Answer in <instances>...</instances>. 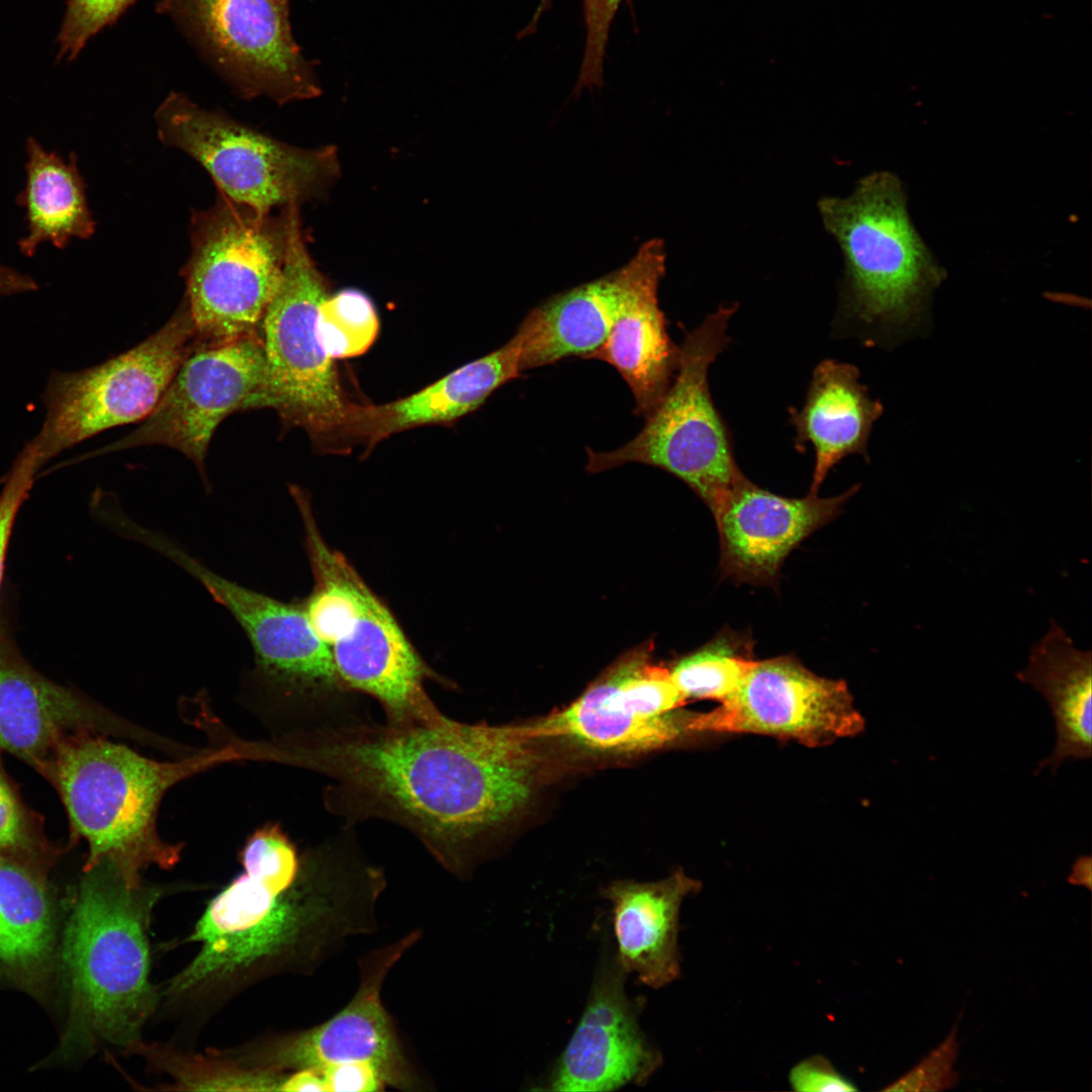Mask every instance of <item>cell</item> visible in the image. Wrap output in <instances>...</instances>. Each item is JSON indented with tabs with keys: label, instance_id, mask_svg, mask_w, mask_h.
Masks as SVG:
<instances>
[{
	"label": "cell",
	"instance_id": "32",
	"mask_svg": "<svg viewBox=\"0 0 1092 1092\" xmlns=\"http://www.w3.org/2000/svg\"><path fill=\"white\" fill-rule=\"evenodd\" d=\"M241 861L246 874L282 889L292 886L300 870L293 843L275 824L259 828L248 838Z\"/></svg>",
	"mask_w": 1092,
	"mask_h": 1092
},
{
	"label": "cell",
	"instance_id": "25",
	"mask_svg": "<svg viewBox=\"0 0 1092 1092\" xmlns=\"http://www.w3.org/2000/svg\"><path fill=\"white\" fill-rule=\"evenodd\" d=\"M620 297L618 269L533 307L516 331L522 373L571 357L590 359L609 336Z\"/></svg>",
	"mask_w": 1092,
	"mask_h": 1092
},
{
	"label": "cell",
	"instance_id": "33",
	"mask_svg": "<svg viewBox=\"0 0 1092 1092\" xmlns=\"http://www.w3.org/2000/svg\"><path fill=\"white\" fill-rule=\"evenodd\" d=\"M629 0H583L585 44L582 61L573 93L603 85V68L609 33L616 14L623 2ZM551 0H540L530 24L522 31L527 35L534 31L542 13L550 7Z\"/></svg>",
	"mask_w": 1092,
	"mask_h": 1092
},
{
	"label": "cell",
	"instance_id": "31",
	"mask_svg": "<svg viewBox=\"0 0 1092 1092\" xmlns=\"http://www.w3.org/2000/svg\"><path fill=\"white\" fill-rule=\"evenodd\" d=\"M0 854L44 871L59 854L44 835L40 816L23 803L1 759Z\"/></svg>",
	"mask_w": 1092,
	"mask_h": 1092
},
{
	"label": "cell",
	"instance_id": "8",
	"mask_svg": "<svg viewBox=\"0 0 1092 1092\" xmlns=\"http://www.w3.org/2000/svg\"><path fill=\"white\" fill-rule=\"evenodd\" d=\"M299 206L286 205L282 278L261 325L269 408L286 428L304 430L317 449L335 453L352 402L317 337V311L329 284L307 250Z\"/></svg>",
	"mask_w": 1092,
	"mask_h": 1092
},
{
	"label": "cell",
	"instance_id": "35",
	"mask_svg": "<svg viewBox=\"0 0 1092 1092\" xmlns=\"http://www.w3.org/2000/svg\"><path fill=\"white\" fill-rule=\"evenodd\" d=\"M957 1032L958 1023L939 1045L883 1091L936 1092L953 1088L960 1079L953 1069L960 1049Z\"/></svg>",
	"mask_w": 1092,
	"mask_h": 1092
},
{
	"label": "cell",
	"instance_id": "34",
	"mask_svg": "<svg viewBox=\"0 0 1092 1092\" xmlns=\"http://www.w3.org/2000/svg\"><path fill=\"white\" fill-rule=\"evenodd\" d=\"M134 0H69L60 32V55L74 59L98 31L114 22Z\"/></svg>",
	"mask_w": 1092,
	"mask_h": 1092
},
{
	"label": "cell",
	"instance_id": "10",
	"mask_svg": "<svg viewBox=\"0 0 1092 1092\" xmlns=\"http://www.w3.org/2000/svg\"><path fill=\"white\" fill-rule=\"evenodd\" d=\"M198 345L184 298L160 330L126 352L79 371H53L41 397L44 420L30 440L41 464L103 431L142 422Z\"/></svg>",
	"mask_w": 1092,
	"mask_h": 1092
},
{
	"label": "cell",
	"instance_id": "17",
	"mask_svg": "<svg viewBox=\"0 0 1092 1092\" xmlns=\"http://www.w3.org/2000/svg\"><path fill=\"white\" fill-rule=\"evenodd\" d=\"M627 975L609 957L596 973L583 1013L542 1090L613 1091L643 1085L662 1056L643 1033L625 991Z\"/></svg>",
	"mask_w": 1092,
	"mask_h": 1092
},
{
	"label": "cell",
	"instance_id": "29",
	"mask_svg": "<svg viewBox=\"0 0 1092 1092\" xmlns=\"http://www.w3.org/2000/svg\"><path fill=\"white\" fill-rule=\"evenodd\" d=\"M755 661L749 637L723 630L701 648L678 659L669 672L686 701L722 702L739 687Z\"/></svg>",
	"mask_w": 1092,
	"mask_h": 1092
},
{
	"label": "cell",
	"instance_id": "30",
	"mask_svg": "<svg viewBox=\"0 0 1092 1092\" xmlns=\"http://www.w3.org/2000/svg\"><path fill=\"white\" fill-rule=\"evenodd\" d=\"M378 330L375 306L362 291L345 289L329 294L320 305L317 337L333 360L362 355L374 343Z\"/></svg>",
	"mask_w": 1092,
	"mask_h": 1092
},
{
	"label": "cell",
	"instance_id": "2",
	"mask_svg": "<svg viewBox=\"0 0 1092 1092\" xmlns=\"http://www.w3.org/2000/svg\"><path fill=\"white\" fill-rule=\"evenodd\" d=\"M65 935L71 991L66 1048L135 1054L161 1002L151 979L150 925L163 895L130 887L108 859L84 871Z\"/></svg>",
	"mask_w": 1092,
	"mask_h": 1092
},
{
	"label": "cell",
	"instance_id": "11",
	"mask_svg": "<svg viewBox=\"0 0 1092 1092\" xmlns=\"http://www.w3.org/2000/svg\"><path fill=\"white\" fill-rule=\"evenodd\" d=\"M150 546L194 576L229 610L252 644L260 679L307 709L311 726L349 714L345 698L351 692L338 676L302 603H284L217 575L162 533L154 535Z\"/></svg>",
	"mask_w": 1092,
	"mask_h": 1092
},
{
	"label": "cell",
	"instance_id": "28",
	"mask_svg": "<svg viewBox=\"0 0 1092 1092\" xmlns=\"http://www.w3.org/2000/svg\"><path fill=\"white\" fill-rule=\"evenodd\" d=\"M134 1055L167 1074L173 1090L187 1091H280L286 1072L246 1066L221 1051L187 1054L162 1043L144 1042Z\"/></svg>",
	"mask_w": 1092,
	"mask_h": 1092
},
{
	"label": "cell",
	"instance_id": "37",
	"mask_svg": "<svg viewBox=\"0 0 1092 1092\" xmlns=\"http://www.w3.org/2000/svg\"><path fill=\"white\" fill-rule=\"evenodd\" d=\"M789 1083L799 1092H845L857 1087L840 1074L828 1059L810 1056L796 1064L789 1073Z\"/></svg>",
	"mask_w": 1092,
	"mask_h": 1092
},
{
	"label": "cell",
	"instance_id": "20",
	"mask_svg": "<svg viewBox=\"0 0 1092 1092\" xmlns=\"http://www.w3.org/2000/svg\"><path fill=\"white\" fill-rule=\"evenodd\" d=\"M112 728L111 718L98 705L34 669L0 626V752L39 774L66 738L86 731L105 734Z\"/></svg>",
	"mask_w": 1092,
	"mask_h": 1092
},
{
	"label": "cell",
	"instance_id": "21",
	"mask_svg": "<svg viewBox=\"0 0 1092 1092\" xmlns=\"http://www.w3.org/2000/svg\"><path fill=\"white\" fill-rule=\"evenodd\" d=\"M521 342L515 333L494 351L455 369L419 391L382 404L352 402L338 439V453L355 445L371 450L393 434L452 424L479 408L499 387L519 378Z\"/></svg>",
	"mask_w": 1092,
	"mask_h": 1092
},
{
	"label": "cell",
	"instance_id": "23",
	"mask_svg": "<svg viewBox=\"0 0 1092 1092\" xmlns=\"http://www.w3.org/2000/svg\"><path fill=\"white\" fill-rule=\"evenodd\" d=\"M857 369L835 360L819 363L801 411L791 410L796 445L814 448L815 466L810 487L818 493L828 472L850 454L867 453L874 423L883 412L858 381Z\"/></svg>",
	"mask_w": 1092,
	"mask_h": 1092
},
{
	"label": "cell",
	"instance_id": "13",
	"mask_svg": "<svg viewBox=\"0 0 1092 1092\" xmlns=\"http://www.w3.org/2000/svg\"><path fill=\"white\" fill-rule=\"evenodd\" d=\"M263 407L269 408V391L261 336L198 345L138 429L98 452L167 446L188 457L205 478V456L220 423Z\"/></svg>",
	"mask_w": 1092,
	"mask_h": 1092
},
{
	"label": "cell",
	"instance_id": "3",
	"mask_svg": "<svg viewBox=\"0 0 1092 1092\" xmlns=\"http://www.w3.org/2000/svg\"><path fill=\"white\" fill-rule=\"evenodd\" d=\"M234 758L238 752L226 748L161 762L86 731L61 742L39 775L62 800L71 841L88 844L83 871L108 859L130 887H140L146 869L170 870L181 856L182 844L163 840L157 830L165 793L188 776Z\"/></svg>",
	"mask_w": 1092,
	"mask_h": 1092
},
{
	"label": "cell",
	"instance_id": "36",
	"mask_svg": "<svg viewBox=\"0 0 1092 1092\" xmlns=\"http://www.w3.org/2000/svg\"><path fill=\"white\" fill-rule=\"evenodd\" d=\"M41 464L29 441L14 460L0 492V590L5 560L17 513L27 497Z\"/></svg>",
	"mask_w": 1092,
	"mask_h": 1092
},
{
	"label": "cell",
	"instance_id": "41",
	"mask_svg": "<svg viewBox=\"0 0 1092 1092\" xmlns=\"http://www.w3.org/2000/svg\"><path fill=\"white\" fill-rule=\"evenodd\" d=\"M1091 857L1089 855H1080L1075 859L1068 882L1072 885L1086 887L1091 890Z\"/></svg>",
	"mask_w": 1092,
	"mask_h": 1092
},
{
	"label": "cell",
	"instance_id": "22",
	"mask_svg": "<svg viewBox=\"0 0 1092 1092\" xmlns=\"http://www.w3.org/2000/svg\"><path fill=\"white\" fill-rule=\"evenodd\" d=\"M701 883L681 870L655 882L615 881L602 891L612 905L615 961L643 985L659 989L679 977V910Z\"/></svg>",
	"mask_w": 1092,
	"mask_h": 1092
},
{
	"label": "cell",
	"instance_id": "39",
	"mask_svg": "<svg viewBox=\"0 0 1092 1092\" xmlns=\"http://www.w3.org/2000/svg\"><path fill=\"white\" fill-rule=\"evenodd\" d=\"M284 1092H321L326 1091L323 1074L314 1068L286 1072L281 1085Z\"/></svg>",
	"mask_w": 1092,
	"mask_h": 1092
},
{
	"label": "cell",
	"instance_id": "40",
	"mask_svg": "<svg viewBox=\"0 0 1092 1092\" xmlns=\"http://www.w3.org/2000/svg\"><path fill=\"white\" fill-rule=\"evenodd\" d=\"M37 288L36 281L30 276L0 264V296L30 292Z\"/></svg>",
	"mask_w": 1092,
	"mask_h": 1092
},
{
	"label": "cell",
	"instance_id": "38",
	"mask_svg": "<svg viewBox=\"0 0 1092 1092\" xmlns=\"http://www.w3.org/2000/svg\"><path fill=\"white\" fill-rule=\"evenodd\" d=\"M323 1074L326 1091L372 1092L385 1085L379 1071L370 1062L351 1061L326 1066Z\"/></svg>",
	"mask_w": 1092,
	"mask_h": 1092
},
{
	"label": "cell",
	"instance_id": "27",
	"mask_svg": "<svg viewBox=\"0 0 1092 1092\" xmlns=\"http://www.w3.org/2000/svg\"><path fill=\"white\" fill-rule=\"evenodd\" d=\"M46 871L0 854V969L31 980L49 962L53 910Z\"/></svg>",
	"mask_w": 1092,
	"mask_h": 1092
},
{
	"label": "cell",
	"instance_id": "9",
	"mask_svg": "<svg viewBox=\"0 0 1092 1092\" xmlns=\"http://www.w3.org/2000/svg\"><path fill=\"white\" fill-rule=\"evenodd\" d=\"M159 139L209 173L219 193L261 210L326 196L340 178L337 149L280 142L172 92L155 112Z\"/></svg>",
	"mask_w": 1092,
	"mask_h": 1092
},
{
	"label": "cell",
	"instance_id": "15",
	"mask_svg": "<svg viewBox=\"0 0 1092 1092\" xmlns=\"http://www.w3.org/2000/svg\"><path fill=\"white\" fill-rule=\"evenodd\" d=\"M843 680L819 676L795 656L755 661L720 706L696 713L695 733H752L792 739L809 747L830 744L864 730Z\"/></svg>",
	"mask_w": 1092,
	"mask_h": 1092
},
{
	"label": "cell",
	"instance_id": "7",
	"mask_svg": "<svg viewBox=\"0 0 1092 1092\" xmlns=\"http://www.w3.org/2000/svg\"><path fill=\"white\" fill-rule=\"evenodd\" d=\"M287 235L285 206L274 216L219 193L211 207L193 211L183 276L199 345L261 336L281 282Z\"/></svg>",
	"mask_w": 1092,
	"mask_h": 1092
},
{
	"label": "cell",
	"instance_id": "1",
	"mask_svg": "<svg viewBox=\"0 0 1092 1092\" xmlns=\"http://www.w3.org/2000/svg\"><path fill=\"white\" fill-rule=\"evenodd\" d=\"M531 739L521 727L445 715L394 726L353 714L293 736L283 756L330 780L324 804L331 813L350 824L399 825L462 874L479 840L529 799L538 766Z\"/></svg>",
	"mask_w": 1092,
	"mask_h": 1092
},
{
	"label": "cell",
	"instance_id": "4",
	"mask_svg": "<svg viewBox=\"0 0 1092 1092\" xmlns=\"http://www.w3.org/2000/svg\"><path fill=\"white\" fill-rule=\"evenodd\" d=\"M301 515L314 584L301 603L336 671L350 692L372 697L385 723H429L444 714L426 691L437 678L384 602L348 559L323 538L302 491L293 494Z\"/></svg>",
	"mask_w": 1092,
	"mask_h": 1092
},
{
	"label": "cell",
	"instance_id": "19",
	"mask_svg": "<svg viewBox=\"0 0 1092 1092\" xmlns=\"http://www.w3.org/2000/svg\"><path fill=\"white\" fill-rule=\"evenodd\" d=\"M665 270L662 241L644 243L619 269L621 297L609 336L590 357L613 366L629 386L634 414L648 416L667 390L679 348L670 340L658 303Z\"/></svg>",
	"mask_w": 1092,
	"mask_h": 1092
},
{
	"label": "cell",
	"instance_id": "18",
	"mask_svg": "<svg viewBox=\"0 0 1092 1092\" xmlns=\"http://www.w3.org/2000/svg\"><path fill=\"white\" fill-rule=\"evenodd\" d=\"M802 498L765 490L745 478L713 513L720 541V571L736 582L775 584L786 557L806 537L831 522L855 493Z\"/></svg>",
	"mask_w": 1092,
	"mask_h": 1092
},
{
	"label": "cell",
	"instance_id": "12",
	"mask_svg": "<svg viewBox=\"0 0 1092 1092\" xmlns=\"http://www.w3.org/2000/svg\"><path fill=\"white\" fill-rule=\"evenodd\" d=\"M290 0H159L218 74L243 98L283 105L317 97L322 88L296 43Z\"/></svg>",
	"mask_w": 1092,
	"mask_h": 1092
},
{
	"label": "cell",
	"instance_id": "16",
	"mask_svg": "<svg viewBox=\"0 0 1092 1092\" xmlns=\"http://www.w3.org/2000/svg\"><path fill=\"white\" fill-rule=\"evenodd\" d=\"M642 645L613 663L571 705L522 730L530 738L562 737L590 749L642 752L695 734L696 713L656 714L655 692L643 673Z\"/></svg>",
	"mask_w": 1092,
	"mask_h": 1092
},
{
	"label": "cell",
	"instance_id": "14",
	"mask_svg": "<svg viewBox=\"0 0 1092 1092\" xmlns=\"http://www.w3.org/2000/svg\"><path fill=\"white\" fill-rule=\"evenodd\" d=\"M418 939L419 933L412 932L366 957L355 996L328 1021L223 1053L246 1066L274 1072L366 1061L376 1067L385 1085L415 1089L419 1083L402 1054L380 992L388 972Z\"/></svg>",
	"mask_w": 1092,
	"mask_h": 1092
},
{
	"label": "cell",
	"instance_id": "24",
	"mask_svg": "<svg viewBox=\"0 0 1092 1092\" xmlns=\"http://www.w3.org/2000/svg\"><path fill=\"white\" fill-rule=\"evenodd\" d=\"M1016 677L1042 695L1055 721V748L1037 763L1034 774L1050 768L1055 775L1068 760L1091 759L1090 650L1077 648L1066 630L1052 619L1045 634L1031 648L1025 667L1016 673Z\"/></svg>",
	"mask_w": 1092,
	"mask_h": 1092
},
{
	"label": "cell",
	"instance_id": "6",
	"mask_svg": "<svg viewBox=\"0 0 1092 1092\" xmlns=\"http://www.w3.org/2000/svg\"><path fill=\"white\" fill-rule=\"evenodd\" d=\"M736 305L721 306L679 347L675 377L641 431L608 452L586 448V471L598 473L626 463L662 469L682 480L712 514L746 477L738 468L727 428L709 390L711 364L729 342L728 321Z\"/></svg>",
	"mask_w": 1092,
	"mask_h": 1092
},
{
	"label": "cell",
	"instance_id": "26",
	"mask_svg": "<svg viewBox=\"0 0 1092 1092\" xmlns=\"http://www.w3.org/2000/svg\"><path fill=\"white\" fill-rule=\"evenodd\" d=\"M26 146L28 160L22 202L27 235L19 241L20 251L32 256L44 242L64 248L73 238H90L95 221L75 157L65 162L59 155L46 151L33 138L28 139Z\"/></svg>",
	"mask_w": 1092,
	"mask_h": 1092
},
{
	"label": "cell",
	"instance_id": "5",
	"mask_svg": "<svg viewBox=\"0 0 1092 1092\" xmlns=\"http://www.w3.org/2000/svg\"><path fill=\"white\" fill-rule=\"evenodd\" d=\"M818 209L844 257L849 313L890 327L920 316L945 272L911 220L901 180L872 173L849 196L820 199Z\"/></svg>",
	"mask_w": 1092,
	"mask_h": 1092
}]
</instances>
